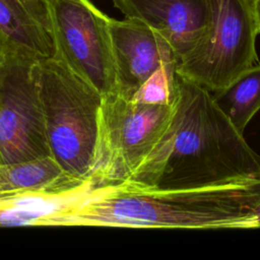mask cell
Returning <instances> with one entry per match:
<instances>
[{
	"instance_id": "obj_5",
	"label": "cell",
	"mask_w": 260,
	"mask_h": 260,
	"mask_svg": "<svg viewBox=\"0 0 260 260\" xmlns=\"http://www.w3.org/2000/svg\"><path fill=\"white\" fill-rule=\"evenodd\" d=\"M208 27L177 63L176 72L211 93L226 88L259 63L255 0H210Z\"/></svg>"
},
{
	"instance_id": "obj_2",
	"label": "cell",
	"mask_w": 260,
	"mask_h": 260,
	"mask_svg": "<svg viewBox=\"0 0 260 260\" xmlns=\"http://www.w3.org/2000/svg\"><path fill=\"white\" fill-rule=\"evenodd\" d=\"M252 183L186 190H147L128 181L99 187L56 219L55 225L179 230H253Z\"/></svg>"
},
{
	"instance_id": "obj_12",
	"label": "cell",
	"mask_w": 260,
	"mask_h": 260,
	"mask_svg": "<svg viewBox=\"0 0 260 260\" xmlns=\"http://www.w3.org/2000/svg\"><path fill=\"white\" fill-rule=\"evenodd\" d=\"M0 31L11 46L26 50L41 59L55 55L50 30L32 16L19 0H0Z\"/></svg>"
},
{
	"instance_id": "obj_11",
	"label": "cell",
	"mask_w": 260,
	"mask_h": 260,
	"mask_svg": "<svg viewBox=\"0 0 260 260\" xmlns=\"http://www.w3.org/2000/svg\"><path fill=\"white\" fill-rule=\"evenodd\" d=\"M90 181L68 174L52 155L0 164V193L63 194L82 188Z\"/></svg>"
},
{
	"instance_id": "obj_10",
	"label": "cell",
	"mask_w": 260,
	"mask_h": 260,
	"mask_svg": "<svg viewBox=\"0 0 260 260\" xmlns=\"http://www.w3.org/2000/svg\"><path fill=\"white\" fill-rule=\"evenodd\" d=\"M98 187L92 181L63 193H0V225H55L56 218L88 197Z\"/></svg>"
},
{
	"instance_id": "obj_8",
	"label": "cell",
	"mask_w": 260,
	"mask_h": 260,
	"mask_svg": "<svg viewBox=\"0 0 260 260\" xmlns=\"http://www.w3.org/2000/svg\"><path fill=\"white\" fill-rule=\"evenodd\" d=\"M110 27L118 94L131 100L158 67L178 63L170 43L144 22L126 17L111 18Z\"/></svg>"
},
{
	"instance_id": "obj_3",
	"label": "cell",
	"mask_w": 260,
	"mask_h": 260,
	"mask_svg": "<svg viewBox=\"0 0 260 260\" xmlns=\"http://www.w3.org/2000/svg\"><path fill=\"white\" fill-rule=\"evenodd\" d=\"M39 85L51 155L68 174L90 180L104 95L55 56L40 60Z\"/></svg>"
},
{
	"instance_id": "obj_1",
	"label": "cell",
	"mask_w": 260,
	"mask_h": 260,
	"mask_svg": "<svg viewBox=\"0 0 260 260\" xmlns=\"http://www.w3.org/2000/svg\"><path fill=\"white\" fill-rule=\"evenodd\" d=\"M174 112L128 182L147 190H186L260 180V155L205 87L175 74Z\"/></svg>"
},
{
	"instance_id": "obj_6",
	"label": "cell",
	"mask_w": 260,
	"mask_h": 260,
	"mask_svg": "<svg viewBox=\"0 0 260 260\" xmlns=\"http://www.w3.org/2000/svg\"><path fill=\"white\" fill-rule=\"evenodd\" d=\"M35 54L9 46L0 63V164L51 155Z\"/></svg>"
},
{
	"instance_id": "obj_16",
	"label": "cell",
	"mask_w": 260,
	"mask_h": 260,
	"mask_svg": "<svg viewBox=\"0 0 260 260\" xmlns=\"http://www.w3.org/2000/svg\"><path fill=\"white\" fill-rule=\"evenodd\" d=\"M251 204L252 208L260 221V180H257L251 185Z\"/></svg>"
},
{
	"instance_id": "obj_13",
	"label": "cell",
	"mask_w": 260,
	"mask_h": 260,
	"mask_svg": "<svg viewBox=\"0 0 260 260\" xmlns=\"http://www.w3.org/2000/svg\"><path fill=\"white\" fill-rule=\"evenodd\" d=\"M212 94L232 123L244 133L250 120L260 110V63L223 90Z\"/></svg>"
},
{
	"instance_id": "obj_14",
	"label": "cell",
	"mask_w": 260,
	"mask_h": 260,
	"mask_svg": "<svg viewBox=\"0 0 260 260\" xmlns=\"http://www.w3.org/2000/svg\"><path fill=\"white\" fill-rule=\"evenodd\" d=\"M177 64L158 67L136 90L131 101L140 104L171 105L175 95V74Z\"/></svg>"
},
{
	"instance_id": "obj_9",
	"label": "cell",
	"mask_w": 260,
	"mask_h": 260,
	"mask_svg": "<svg viewBox=\"0 0 260 260\" xmlns=\"http://www.w3.org/2000/svg\"><path fill=\"white\" fill-rule=\"evenodd\" d=\"M126 18L140 20L160 34L172 46L178 61L206 31L210 0H113Z\"/></svg>"
},
{
	"instance_id": "obj_15",
	"label": "cell",
	"mask_w": 260,
	"mask_h": 260,
	"mask_svg": "<svg viewBox=\"0 0 260 260\" xmlns=\"http://www.w3.org/2000/svg\"><path fill=\"white\" fill-rule=\"evenodd\" d=\"M25 9L47 29L50 30V19L47 0H19ZM51 32V30H50Z\"/></svg>"
},
{
	"instance_id": "obj_7",
	"label": "cell",
	"mask_w": 260,
	"mask_h": 260,
	"mask_svg": "<svg viewBox=\"0 0 260 260\" xmlns=\"http://www.w3.org/2000/svg\"><path fill=\"white\" fill-rule=\"evenodd\" d=\"M55 57L103 95L116 92L111 17L90 0H47Z\"/></svg>"
},
{
	"instance_id": "obj_4",
	"label": "cell",
	"mask_w": 260,
	"mask_h": 260,
	"mask_svg": "<svg viewBox=\"0 0 260 260\" xmlns=\"http://www.w3.org/2000/svg\"><path fill=\"white\" fill-rule=\"evenodd\" d=\"M171 105L140 104L117 92L103 96L89 179L96 187L127 181L168 128Z\"/></svg>"
},
{
	"instance_id": "obj_17",
	"label": "cell",
	"mask_w": 260,
	"mask_h": 260,
	"mask_svg": "<svg viewBox=\"0 0 260 260\" xmlns=\"http://www.w3.org/2000/svg\"><path fill=\"white\" fill-rule=\"evenodd\" d=\"M10 44L9 42L7 41V39L5 38V36L0 31V63L2 62V60L4 59L5 55H6V52L9 48Z\"/></svg>"
},
{
	"instance_id": "obj_18",
	"label": "cell",
	"mask_w": 260,
	"mask_h": 260,
	"mask_svg": "<svg viewBox=\"0 0 260 260\" xmlns=\"http://www.w3.org/2000/svg\"><path fill=\"white\" fill-rule=\"evenodd\" d=\"M255 10H256V16H257L258 25H259V31H260V0H255Z\"/></svg>"
}]
</instances>
